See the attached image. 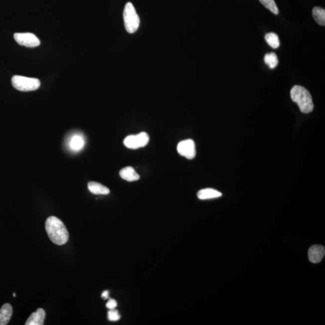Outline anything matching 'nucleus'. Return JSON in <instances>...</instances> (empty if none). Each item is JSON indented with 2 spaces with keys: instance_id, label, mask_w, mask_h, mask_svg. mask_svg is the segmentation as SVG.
Masks as SVG:
<instances>
[{
  "instance_id": "obj_1",
  "label": "nucleus",
  "mask_w": 325,
  "mask_h": 325,
  "mask_svg": "<svg viewBox=\"0 0 325 325\" xmlns=\"http://www.w3.org/2000/svg\"><path fill=\"white\" fill-rule=\"evenodd\" d=\"M45 230L52 242L57 245H65L69 239L67 228L59 218L49 217L45 222Z\"/></svg>"
},
{
  "instance_id": "obj_2",
  "label": "nucleus",
  "mask_w": 325,
  "mask_h": 325,
  "mask_svg": "<svg viewBox=\"0 0 325 325\" xmlns=\"http://www.w3.org/2000/svg\"><path fill=\"white\" fill-rule=\"evenodd\" d=\"M290 96L292 101L298 104L301 112L309 113L314 109L312 95L303 86L295 85L293 87Z\"/></svg>"
},
{
  "instance_id": "obj_3",
  "label": "nucleus",
  "mask_w": 325,
  "mask_h": 325,
  "mask_svg": "<svg viewBox=\"0 0 325 325\" xmlns=\"http://www.w3.org/2000/svg\"><path fill=\"white\" fill-rule=\"evenodd\" d=\"M123 17L125 27L128 33H135L140 25V19L132 2H127L125 6Z\"/></svg>"
},
{
  "instance_id": "obj_4",
  "label": "nucleus",
  "mask_w": 325,
  "mask_h": 325,
  "mask_svg": "<svg viewBox=\"0 0 325 325\" xmlns=\"http://www.w3.org/2000/svg\"><path fill=\"white\" fill-rule=\"evenodd\" d=\"M11 84L14 88L22 92L36 91L40 86L37 78H29L19 75H14L11 78Z\"/></svg>"
},
{
  "instance_id": "obj_5",
  "label": "nucleus",
  "mask_w": 325,
  "mask_h": 325,
  "mask_svg": "<svg viewBox=\"0 0 325 325\" xmlns=\"http://www.w3.org/2000/svg\"><path fill=\"white\" fill-rule=\"evenodd\" d=\"M150 137L147 133L142 132L137 135H130L124 139V144L128 149L136 150L144 147L149 144Z\"/></svg>"
},
{
  "instance_id": "obj_6",
  "label": "nucleus",
  "mask_w": 325,
  "mask_h": 325,
  "mask_svg": "<svg viewBox=\"0 0 325 325\" xmlns=\"http://www.w3.org/2000/svg\"><path fill=\"white\" fill-rule=\"evenodd\" d=\"M14 39L19 45L28 48H34L40 45V42L37 37L33 33H15Z\"/></svg>"
},
{
  "instance_id": "obj_7",
  "label": "nucleus",
  "mask_w": 325,
  "mask_h": 325,
  "mask_svg": "<svg viewBox=\"0 0 325 325\" xmlns=\"http://www.w3.org/2000/svg\"><path fill=\"white\" fill-rule=\"evenodd\" d=\"M177 151L179 155L187 159H193L196 156L195 144L191 139L179 142L177 146Z\"/></svg>"
},
{
  "instance_id": "obj_8",
  "label": "nucleus",
  "mask_w": 325,
  "mask_h": 325,
  "mask_svg": "<svg viewBox=\"0 0 325 325\" xmlns=\"http://www.w3.org/2000/svg\"><path fill=\"white\" fill-rule=\"evenodd\" d=\"M325 255L324 246L316 245L311 246L309 250V258L313 263H319L323 259Z\"/></svg>"
},
{
  "instance_id": "obj_9",
  "label": "nucleus",
  "mask_w": 325,
  "mask_h": 325,
  "mask_svg": "<svg viewBox=\"0 0 325 325\" xmlns=\"http://www.w3.org/2000/svg\"><path fill=\"white\" fill-rule=\"evenodd\" d=\"M45 318V312L42 309H38L32 313L25 322V325H42Z\"/></svg>"
},
{
  "instance_id": "obj_10",
  "label": "nucleus",
  "mask_w": 325,
  "mask_h": 325,
  "mask_svg": "<svg viewBox=\"0 0 325 325\" xmlns=\"http://www.w3.org/2000/svg\"><path fill=\"white\" fill-rule=\"evenodd\" d=\"M13 309L9 304H5L0 309V325H6L12 316Z\"/></svg>"
},
{
  "instance_id": "obj_11",
  "label": "nucleus",
  "mask_w": 325,
  "mask_h": 325,
  "mask_svg": "<svg viewBox=\"0 0 325 325\" xmlns=\"http://www.w3.org/2000/svg\"><path fill=\"white\" fill-rule=\"evenodd\" d=\"M120 175L122 178L127 181L132 182L140 179V176L136 172L134 168L127 166L120 170Z\"/></svg>"
},
{
  "instance_id": "obj_12",
  "label": "nucleus",
  "mask_w": 325,
  "mask_h": 325,
  "mask_svg": "<svg viewBox=\"0 0 325 325\" xmlns=\"http://www.w3.org/2000/svg\"><path fill=\"white\" fill-rule=\"evenodd\" d=\"M222 194L220 191L213 188H205L198 191L197 196L199 199L204 200L219 198Z\"/></svg>"
},
{
  "instance_id": "obj_13",
  "label": "nucleus",
  "mask_w": 325,
  "mask_h": 325,
  "mask_svg": "<svg viewBox=\"0 0 325 325\" xmlns=\"http://www.w3.org/2000/svg\"><path fill=\"white\" fill-rule=\"evenodd\" d=\"M88 189L91 193L95 194H108L110 190L104 185L97 182L91 181L88 183Z\"/></svg>"
},
{
  "instance_id": "obj_14",
  "label": "nucleus",
  "mask_w": 325,
  "mask_h": 325,
  "mask_svg": "<svg viewBox=\"0 0 325 325\" xmlns=\"http://www.w3.org/2000/svg\"><path fill=\"white\" fill-rule=\"evenodd\" d=\"M312 14L313 18L315 19L318 24L325 25V10L321 7H315L313 8Z\"/></svg>"
},
{
  "instance_id": "obj_15",
  "label": "nucleus",
  "mask_w": 325,
  "mask_h": 325,
  "mask_svg": "<svg viewBox=\"0 0 325 325\" xmlns=\"http://www.w3.org/2000/svg\"><path fill=\"white\" fill-rule=\"evenodd\" d=\"M267 43L273 48H278L280 45L279 37L275 33H267L265 36Z\"/></svg>"
},
{
  "instance_id": "obj_16",
  "label": "nucleus",
  "mask_w": 325,
  "mask_h": 325,
  "mask_svg": "<svg viewBox=\"0 0 325 325\" xmlns=\"http://www.w3.org/2000/svg\"><path fill=\"white\" fill-rule=\"evenodd\" d=\"M264 60H265V63L272 69L277 67L279 63L277 54L275 53L266 54Z\"/></svg>"
},
{
  "instance_id": "obj_17",
  "label": "nucleus",
  "mask_w": 325,
  "mask_h": 325,
  "mask_svg": "<svg viewBox=\"0 0 325 325\" xmlns=\"http://www.w3.org/2000/svg\"><path fill=\"white\" fill-rule=\"evenodd\" d=\"M85 145V141L82 137L80 136H75L72 138L70 142V147L72 150L79 151L82 149Z\"/></svg>"
},
{
  "instance_id": "obj_18",
  "label": "nucleus",
  "mask_w": 325,
  "mask_h": 325,
  "mask_svg": "<svg viewBox=\"0 0 325 325\" xmlns=\"http://www.w3.org/2000/svg\"><path fill=\"white\" fill-rule=\"evenodd\" d=\"M259 1L264 6L272 11L273 13L275 14H279V10H278V6L276 4L274 0H259Z\"/></svg>"
},
{
  "instance_id": "obj_19",
  "label": "nucleus",
  "mask_w": 325,
  "mask_h": 325,
  "mask_svg": "<svg viewBox=\"0 0 325 325\" xmlns=\"http://www.w3.org/2000/svg\"><path fill=\"white\" fill-rule=\"evenodd\" d=\"M121 316L117 310L112 309L108 312V319L111 322H117L120 320Z\"/></svg>"
},
{
  "instance_id": "obj_20",
  "label": "nucleus",
  "mask_w": 325,
  "mask_h": 325,
  "mask_svg": "<svg viewBox=\"0 0 325 325\" xmlns=\"http://www.w3.org/2000/svg\"><path fill=\"white\" fill-rule=\"evenodd\" d=\"M117 307V301H116L114 300H113V299H110L108 302H107V303L106 304V307L107 309H109L110 310L112 309H115L116 307Z\"/></svg>"
},
{
  "instance_id": "obj_21",
  "label": "nucleus",
  "mask_w": 325,
  "mask_h": 325,
  "mask_svg": "<svg viewBox=\"0 0 325 325\" xmlns=\"http://www.w3.org/2000/svg\"><path fill=\"white\" fill-rule=\"evenodd\" d=\"M101 298H102L103 300H107V299L109 298V292L108 290H106V291L103 292L102 295H101Z\"/></svg>"
},
{
  "instance_id": "obj_22",
  "label": "nucleus",
  "mask_w": 325,
  "mask_h": 325,
  "mask_svg": "<svg viewBox=\"0 0 325 325\" xmlns=\"http://www.w3.org/2000/svg\"><path fill=\"white\" fill-rule=\"evenodd\" d=\"M13 297H16V294L13 293Z\"/></svg>"
}]
</instances>
